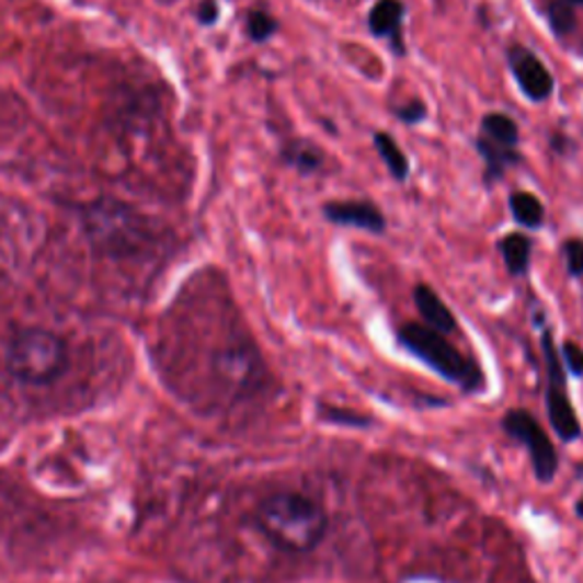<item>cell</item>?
Wrapping results in <instances>:
<instances>
[{"instance_id": "cell-1", "label": "cell", "mask_w": 583, "mask_h": 583, "mask_svg": "<svg viewBox=\"0 0 583 583\" xmlns=\"http://www.w3.org/2000/svg\"><path fill=\"white\" fill-rule=\"evenodd\" d=\"M258 527L272 545L289 553H308L324 540L327 511L301 492H276L260 504Z\"/></svg>"}, {"instance_id": "cell-2", "label": "cell", "mask_w": 583, "mask_h": 583, "mask_svg": "<svg viewBox=\"0 0 583 583\" xmlns=\"http://www.w3.org/2000/svg\"><path fill=\"white\" fill-rule=\"evenodd\" d=\"M80 226L90 247L105 258H133L151 244L149 219L128 203L99 198L80 210Z\"/></svg>"}, {"instance_id": "cell-3", "label": "cell", "mask_w": 583, "mask_h": 583, "mask_svg": "<svg viewBox=\"0 0 583 583\" xmlns=\"http://www.w3.org/2000/svg\"><path fill=\"white\" fill-rule=\"evenodd\" d=\"M397 340L405 352H411L415 358L426 363L433 371L447 378V381H451L460 390L477 392L483 388L485 378L481 367L472 358L460 354L447 335L435 333L424 324L408 322L399 327Z\"/></svg>"}, {"instance_id": "cell-4", "label": "cell", "mask_w": 583, "mask_h": 583, "mask_svg": "<svg viewBox=\"0 0 583 583\" xmlns=\"http://www.w3.org/2000/svg\"><path fill=\"white\" fill-rule=\"evenodd\" d=\"M67 363L65 340L46 329H23L8 346V367L21 384H50L67 369Z\"/></svg>"}, {"instance_id": "cell-5", "label": "cell", "mask_w": 583, "mask_h": 583, "mask_svg": "<svg viewBox=\"0 0 583 583\" xmlns=\"http://www.w3.org/2000/svg\"><path fill=\"white\" fill-rule=\"evenodd\" d=\"M540 346H542L545 369H547V415L561 441L572 443L581 435V424H579L574 405L568 395L565 367L561 363V354L557 352V344H553V338L549 331H542Z\"/></svg>"}, {"instance_id": "cell-6", "label": "cell", "mask_w": 583, "mask_h": 583, "mask_svg": "<svg viewBox=\"0 0 583 583\" xmlns=\"http://www.w3.org/2000/svg\"><path fill=\"white\" fill-rule=\"evenodd\" d=\"M502 426L513 441L527 447L538 481L549 483L559 470V456L538 420L529 411H524V408H513V411L504 415Z\"/></svg>"}, {"instance_id": "cell-7", "label": "cell", "mask_w": 583, "mask_h": 583, "mask_svg": "<svg viewBox=\"0 0 583 583\" xmlns=\"http://www.w3.org/2000/svg\"><path fill=\"white\" fill-rule=\"evenodd\" d=\"M508 69L519 87V92L531 103H545L553 94V76L540 57L524 44H513L506 50Z\"/></svg>"}, {"instance_id": "cell-8", "label": "cell", "mask_w": 583, "mask_h": 583, "mask_svg": "<svg viewBox=\"0 0 583 583\" xmlns=\"http://www.w3.org/2000/svg\"><path fill=\"white\" fill-rule=\"evenodd\" d=\"M322 215L327 221L335 226L361 228L371 232V236H384L388 230V219L381 208L371 201L348 198V201H329L322 206Z\"/></svg>"}, {"instance_id": "cell-9", "label": "cell", "mask_w": 583, "mask_h": 583, "mask_svg": "<svg viewBox=\"0 0 583 583\" xmlns=\"http://www.w3.org/2000/svg\"><path fill=\"white\" fill-rule=\"evenodd\" d=\"M403 19H405V3L403 0H376L367 14V27L371 37L386 39L392 50V55L403 57L405 44H403Z\"/></svg>"}, {"instance_id": "cell-10", "label": "cell", "mask_w": 583, "mask_h": 583, "mask_svg": "<svg viewBox=\"0 0 583 583\" xmlns=\"http://www.w3.org/2000/svg\"><path fill=\"white\" fill-rule=\"evenodd\" d=\"M413 301H415L420 317L424 319V327H428L431 331L441 333V335H454L458 331V322H456L454 312L447 308V304L441 299V295H437L431 285L426 283L415 285Z\"/></svg>"}, {"instance_id": "cell-11", "label": "cell", "mask_w": 583, "mask_h": 583, "mask_svg": "<svg viewBox=\"0 0 583 583\" xmlns=\"http://www.w3.org/2000/svg\"><path fill=\"white\" fill-rule=\"evenodd\" d=\"M477 151L483 160V183L492 187L494 183H500L504 179L506 169L515 167L522 162V153L517 149H506V146L494 144L485 139L483 135L477 137Z\"/></svg>"}, {"instance_id": "cell-12", "label": "cell", "mask_w": 583, "mask_h": 583, "mask_svg": "<svg viewBox=\"0 0 583 583\" xmlns=\"http://www.w3.org/2000/svg\"><path fill=\"white\" fill-rule=\"evenodd\" d=\"M281 162L285 167H292L295 171H299L301 176H310V173L322 169L324 151L319 149L315 141L297 137V139H289V141L283 144Z\"/></svg>"}, {"instance_id": "cell-13", "label": "cell", "mask_w": 583, "mask_h": 583, "mask_svg": "<svg viewBox=\"0 0 583 583\" xmlns=\"http://www.w3.org/2000/svg\"><path fill=\"white\" fill-rule=\"evenodd\" d=\"M498 247L511 276H524L529 272L534 253V242L529 236H524V232H508Z\"/></svg>"}, {"instance_id": "cell-14", "label": "cell", "mask_w": 583, "mask_h": 583, "mask_svg": "<svg viewBox=\"0 0 583 583\" xmlns=\"http://www.w3.org/2000/svg\"><path fill=\"white\" fill-rule=\"evenodd\" d=\"M374 149L397 183H405L408 179H411V162H408L405 153L401 151V146L397 144V139L390 133L376 130L374 133Z\"/></svg>"}, {"instance_id": "cell-15", "label": "cell", "mask_w": 583, "mask_h": 583, "mask_svg": "<svg viewBox=\"0 0 583 583\" xmlns=\"http://www.w3.org/2000/svg\"><path fill=\"white\" fill-rule=\"evenodd\" d=\"M479 135L506 146V149H517L519 146V126L504 112H488L479 124Z\"/></svg>"}, {"instance_id": "cell-16", "label": "cell", "mask_w": 583, "mask_h": 583, "mask_svg": "<svg viewBox=\"0 0 583 583\" xmlns=\"http://www.w3.org/2000/svg\"><path fill=\"white\" fill-rule=\"evenodd\" d=\"M508 208L511 215L515 219V224L529 228V230H538L545 224V206L542 201L529 192H513L508 196Z\"/></svg>"}, {"instance_id": "cell-17", "label": "cell", "mask_w": 583, "mask_h": 583, "mask_svg": "<svg viewBox=\"0 0 583 583\" xmlns=\"http://www.w3.org/2000/svg\"><path fill=\"white\" fill-rule=\"evenodd\" d=\"M545 19L553 37H568L574 33L576 27V12L572 5H568L565 0H551V3L545 8Z\"/></svg>"}, {"instance_id": "cell-18", "label": "cell", "mask_w": 583, "mask_h": 583, "mask_svg": "<svg viewBox=\"0 0 583 583\" xmlns=\"http://www.w3.org/2000/svg\"><path fill=\"white\" fill-rule=\"evenodd\" d=\"M247 35L253 44H265L270 42L278 31H281V23L276 16H272L267 10L262 8H253L247 14Z\"/></svg>"}, {"instance_id": "cell-19", "label": "cell", "mask_w": 583, "mask_h": 583, "mask_svg": "<svg viewBox=\"0 0 583 583\" xmlns=\"http://www.w3.org/2000/svg\"><path fill=\"white\" fill-rule=\"evenodd\" d=\"M563 258L565 267L572 278H583V240L570 238L563 242Z\"/></svg>"}, {"instance_id": "cell-20", "label": "cell", "mask_w": 583, "mask_h": 583, "mask_svg": "<svg viewBox=\"0 0 583 583\" xmlns=\"http://www.w3.org/2000/svg\"><path fill=\"white\" fill-rule=\"evenodd\" d=\"M392 114L397 116V119L405 126H418L422 122H426V114H428V107L415 99V101H408L405 105H397L392 107Z\"/></svg>"}, {"instance_id": "cell-21", "label": "cell", "mask_w": 583, "mask_h": 583, "mask_svg": "<svg viewBox=\"0 0 583 583\" xmlns=\"http://www.w3.org/2000/svg\"><path fill=\"white\" fill-rule=\"evenodd\" d=\"M561 363H563V367H568L570 374L583 376V348H581V344H576L572 340L563 342Z\"/></svg>"}, {"instance_id": "cell-22", "label": "cell", "mask_w": 583, "mask_h": 583, "mask_svg": "<svg viewBox=\"0 0 583 583\" xmlns=\"http://www.w3.org/2000/svg\"><path fill=\"white\" fill-rule=\"evenodd\" d=\"M219 19V5L217 0H203V3L198 5V21L203 25H215Z\"/></svg>"}, {"instance_id": "cell-23", "label": "cell", "mask_w": 583, "mask_h": 583, "mask_svg": "<svg viewBox=\"0 0 583 583\" xmlns=\"http://www.w3.org/2000/svg\"><path fill=\"white\" fill-rule=\"evenodd\" d=\"M329 418H331V422H340V424H352V426H356V424H367L365 420H361L358 415H354V413H348V415H344L342 411H331L329 413Z\"/></svg>"}, {"instance_id": "cell-24", "label": "cell", "mask_w": 583, "mask_h": 583, "mask_svg": "<svg viewBox=\"0 0 583 583\" xmlns=\"http://www.w3.org/2000/svg\"><path fill=\"white\" fill-rule=\"evenodd\" d=\"M576 513H579V517L583 519V494L576 500Z\"/></svg>"}, {"instance_id": "cell-25", "label": "cell", "mask_w": 583, "mask_h": 583, "mask_svg": "<svg viewBox=\"0 0 583 583\" xmlns=\"http://www.w3.org/2000/svg\"><path fill=\"white\" fill-rule=\"evenodd\" d=\"M565 3L572 5V8H581V5H583V0H565Z\"/></svg>"}]
</instances>
